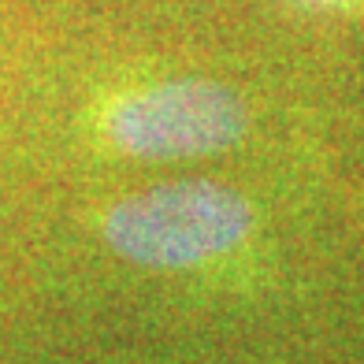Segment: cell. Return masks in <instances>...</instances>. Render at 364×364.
Returning <instances> with one entry per match:
<instances>
[{
    "mask_svg": "<svg viewBox=\"0 0 364 364\" xmlns=\"http://www.w3.org/2000/svg\"><path fill=\"white\" fill-rule=\"evenodd\" d=\"M253 105L216 71H164L115 86L101 105V134L138 160L223 153L250 134Z\"/></svg>",
    "mask_w": 364,
    "mask_h": 364,
    "instance_id": "6da1fadb",
    "label": "cell"
},
{
    "mask_svg": "<svg viewBox=\"0 0 364 364\" xmlns=\"http://www.w3.org/2000/svg\"><path fill=\"white\" fill-rule=\"evenodd\" d=\"M105 242L141 268H197L253 230L250 201L220 182L186 178L130 193L108 208Z\"/></svg>",
    "mask_w": 364,
    "mask_h": 364,
    "instance_id": "7a4b0ae2",
    "label": "cell"
}]
</instances>
